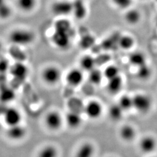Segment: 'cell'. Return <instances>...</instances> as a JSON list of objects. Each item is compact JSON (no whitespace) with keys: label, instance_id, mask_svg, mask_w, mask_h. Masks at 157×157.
I'll return each instance as SVG.
<instances>
[{"label":"cell","instance_id":"cell-6","mask_svg":"<svg viewBox=\"0 0 157 157\" xmlns=\"http://www.w3.org/2000/svg\"><path fill=\"white\" fill-rule=\"evenodd\" d=\"M51 10L52 13L57 17H66L72 13L73 3L69 0H58L54 2Z\"/></svg>","mask_w":157,"mask_h":157},{"label":"cell","instance_id":"cell-30","mask_svg":"<svg viewBox=\"0 0 157 157\" xmlns=\"http://www.w3.org/2000/svg\"><path fill=\"white\" fill-rule=\"evenodd\" d=\"M12 14L11 6L7 2L0 6V19L6 20L11 17Z\"/></svg>","mask_w":157,"mask_h":157},{"label":"cell","instance_id":"cell-4","mask_svg":"<svg viewBox=\"0 0 157 157\" xmlns=\"http://www.w3.org/2000/svg\"><path fill=\"white\" fill-rule=\"evenodd\" d=\"M64 118L61 114L56 110L48 112L44 118V124L47 129L51 131L56 132L62 128Z\"/></svg>","mask_w":157,"mask_h":157},{"label":"cell","instance_id":"cell-32","mask_svg":"<svg viewBox=\"0 0 157 157\" xmlns=\"http://www.w3.org/2000/svg\"><path fill=\"white\" fill-rule=\"evenodd\" d=\"M113 4L120 9H126L131 6L132 0H112Z\"/></svg>","mask_w":157,"mask_h":157},{"label":"cell","instance_id":"cell-20","mask_svg":"<svg viewBox=\"0 0 157 157\" xmlns=\"http://www.w3.org/2000/svg\"><path fill=\"white\" fill-rule=\"evenodd\" d=\"M129 61L133 67H139L144 64H146V56L141 52L136 51L130 55Z\"/></svg>","mask_w":157,"mask_h":157},{"label":"cell","instance_id":"cell-1","mask_svg":"<svg viewBox=\"0 0 157 157\" xmlns=\"http://www.w3.org/2000/svg\"><path fill=\"white\" fill-rule=\"evenodd\" d=\"M70 25L67 22H61L56 24V31L52 36V41L58 49L65 50L70 46Z\"/></svg>","mask_w":157,"mask_h":157},{"label":"cell","instance_id":"cell-25","mask_svg":"<svg viewBox=\"0 0 157 157\" xmlns=\"http://www.w3.org/2000/svg\"><path fill=\"white\" fill-rule=\"evenodd\" d=\"M118 104L123 109L124 111H129L131 108H133V97L128 94L122 95L119 99Z\"/></svg>","mask_w":157,"mask_h":157},{"label":"cell","instance_id":"cell-26","mask_svg":"<svg viewBox=\"0 0 157 157\" xmlns=\"http://www.w3.org/2000/svg\"><path fill=\"white\" fill-rule=\"evenodd\" d=\"M151 74V69L147 63L137 67L136 75L137 77L141 80H146L150 78Z\"/></svg>","mask_w":157,"mask_h":157},{"label":"cell","instance_id":"cell-29","mask_svg":"<svg viewBox=\"0 0 157 157\" xmlns=\"http://www.w3.org/2000/svg\"><path fill=\"white\" fill-rule=\"evenodd\" d=\"M103 74L104 76L108 80L119 76V71L117 67L113 65H111L107 67L104 69Z\"/></svg>","mask_w":157,"mask_h":157},{"label":"cell","instance_id":"cell-16","mask_svg":"<svg viewBox=\"0 0 157 157\" xmlns=\"http://www.w3.org/2000/svg\"><path fill=\"white\" fill-rule=\"evenodd\" d=\"M123 85V78L119 75L114 78L108 80L107 86V90L111 94H117L122 90Z\"/></svg>","mask_w":157,"mask_h":157},{"label":"cell","instance_id":"cell-9","mask_svg":"<svg viewBox=\"0 0 157 157\" xmlns=\"http://www.w3.org/2000/svg\"><path fill=\"white\" fill-rule=\"evenodd\" d=\"M103 112V107L100 102L97 100H91L84 107V112L86 116L93 120L101 117Z\"/></svg>","mask_w":157,"mask_h":157},{"label":"cell","instance_id":"cell-3","mask_svg":"<svg viewBox=\"0 0 157 157\" xmlns=\"http://www.w3.org/2000/svg\"><path fill=\"white\" fill-rule=\"evenodd\" d=\"M62 71L56 65H49L44 67L41 72V78L45 84L55 86L62 78Z\"/></svg>","mask_w":157,"mask_h":157},{"label":"cell","instance_id":"cell-12","mask_svg":"<svg viewBox=\"0 0 157 157\" xmlns=\"http://www.w3.org/2000/svg\"><path fill=\"white\" fill-rule=\"evenodd\" d=\"M157 146L156 139L153 136L150 135L142 137L139 143V147L141 151L145 154H150L154 151Z\"/></svg>","mask_w":157,"mask_h":157},{"label":"cell","instance_id":"cell-13","mask_svg":"<svg viewBox=\"0 0 157 157\" xmlns=\"http://www.w3.org/2000/svg\"><path fill=\"white\" fill-rule=\"evenodd\" d=\"M64 121L67 126L72 129H78L82 124V118L80 114L75 111L67 112Z\"/></svg>","mask_w":157,"mask_h":157},{"label":"cell","instance_id":"cell-15","mask_svg":"<svg viewBox=\"0 0 157 157\" xmlns=\"http://www.w3.org/2000/svg\"><path fill=\"white\" fill-rule=\"evenodd\" d=\"M84 2L83 0H75L72 1V14L75 16V18L79 20L84 19L87 13V10Z\"/></svg>","mask_w":157,"mask_h":157},{"label":"cell","instance_id":"cell-18","mask_svg":"<svg viewBox=\"0 0 157 157\" xmlns=\"http://www.w3.org/2000/svg\"><path fill=\"white\" fill-rule=\"evenodd\" d=\"M95 148L94 146L89 142L82 144L77 150L76 156L78 157H91L94 155Z\"/></svg>","mask_w":157,"mask_h":157},{"label":"cell","instance_id":"cell-21","mask_svg":"<svg viewBox=\"0 0 157 157\" xmlns=\"http://www.w3.org/2000/svg\"><path fill=\"white\" fill-rule=\"evenodd\" d=\"M37 4V0H17L18 8L26 13L33 11Z\"/></svg>","mask_w":157,"mask_h":157},{"label":"cell","instance_id":"cell-28","mask_svg":"<svg viewBox=\"0 0 157 157\" xmlns=\"http://www.w3.org/2000/svg\"><path fill=\"white\" fill-rule=\"evenodd\" d=\"M58 151L55 146L47 145L44 147L39 152V156L40 157H56Z\"/></svg>","mask_w":157,"mask_h":157},{"label":"cell","instance_id":"cell-33","mask_svg":"<svg viewBox=\"0 0 157 157\" xmlns=\"http://www.w3.org/2000/svg\"><path fill=\"white\" fill-rule=\"evenodd\" d=\"M3 50H4V45H3L2 43L1 42V41H0V55H1Z\"/></svg>","mask_w":157,"mask_h":157},{"label":"cell","instance_id":"cell-8","mask_svg":"<svg viewBox=\"0 0 157 157\" xmlns=\"http://www.w3.org/2000/svg\"><path fill=\"white\" fill-rule=\"evenodd\" d=\"M3 121L7 127L22 124V115L21 111L14 107L6 108L3 113Z\"/></svg>","mask_w":157,"mask_h":157},{"label":"cell","instance_id":"cell-36","mask_svg":"<svg viewBox=\"0 0 157 157\" xmlns=\"http://www.w3.org/2000/svg\"><path fill=\"white\" fill-rule=\"evenodd\" d=\"M83 1H85V0H83Z\"/></svg>","mask_w":157,"mask_h":157},{"label":"cell","instance_id":"cell-34","mask_svg":"<svg viewBox=\"0 0 157 157\" xmlns=\"http://www.w3.org/2000/svg\"><path fill=\"white\" fill-rule=\"evenodd\" d=\"M6 2V0H0V6Z\"/></svg>","mask_w":157,"mask_h":157},{"label":"cell","instance_id":"cell-31","mask_svg":"<svg viewBox=\"0 0 157 157\" xmlns=\"http://www.w3.org/2000/svg\"><path fill=\"white\" fill-rule=\"evenodd\" d=\"M11 64L8 59L5 58H0V73H6L10 71Z\"/></svg>","mask_w":157,"mask_h":157},{"label":"cell","instance_id":"cell-17","mask_svg":"<svg viewBox=\"0 0 157 157\" xmlns=\"http://www.w3.org/2000/svg\"><path fill=\"white\" fill-rule=\"evenodd\" d=\"M16 97V93L11 87H3L0 89V101L8 104L13 101Z\"/></svg>","mask_w":157,"mask_h":157},{"label":"cell","instance_id":"cell-24","mask_svg":"<svg viewBox=\"0 0 157 157\" xmlns=\"http://www.w3.org/2000/svg\"><path fill=\"white\" fill-rule=\"evenodd\" d=\"M135 41L134 38L130 35L122 36L118 41L119 47L124 50H129L133 47Z\"/></svg>","mask_w":157,"mask_h":157},{"label":"cell","instance_id":"cell-7","mask_svg":"<svg viewBox=\"0 0 157 157\" xmlns=\"http://www.w3.org/2000/svg\"><path fill=\"white\" fill-rule=\"evenodd\" d=\"M9 72L12 78L16 81L23 82L28 78L29 69L24 62L18 61L11 64Z\"/></svg>","mask_w":157,"mask_h":157},{"label":"cell","instance_id":"cell-23","mask_svg":"<svg viewBox=\"0 0 157 157\" xmlns=\"http://www.w3.org/2000/svg\"><path fill=\"white\" fill-rule=\"evenodd\" d=\"M124 112L123 109L117 103L109 107L108 113L109 118L113 121H119L122 118Z\"/></svg>","mask_w":157,"mask_h":157},{"label":"cell","instance_id":"cell-22","mask_svg":"<svg viewBox=\"0 0 157 157\" xmlns=\"http://www.w3.org/2000/svg\"><path fill=\"white\" fill-rule=\"evenodd\" d=\"M124 20L129 25H135L140 21V12L136 9L129 10L124 15Z\"/></svg>","mask_w":157,"mask_h":157},{"label":"cell","instance_id":"cell-2","mask_svg":"<svg viewBox=\"0 0 157 157\" xmlns=\"http://www.w3.org/2000/svg\"><path fill=\"white\" fill-rule=\"evenodd\" d=\"M9 41L17 47H25L32 44L36 39L33 31L26 29L18 28L11 31L8 36Z\"/></svg>","mask_w":157,"mask_h":157},{"label":"cell","instance_id":"cell-14","mask_svg":"<svg viewBox=\"0 0 157 157\" xmlns=\"http://www.w3.org/2000/svg\"><path fill=\"white\" fill-rule=\"evenodd\" d=\"M119 135L122 140L129 143L135 139L136 136V130L131 124H126L120 128Z\"/></svg>","mask_w":157,"mask_h":157},{"label":"cell","instance_id":"cell-19","mask_svg":"<svg viewBox=\"0 0 157 157\" xmlns=\"http://www.w3.org/2000/svg\"><path fill=\"white\" fill-rule=\"evenodd\" d=\"M95 58L90 55H85L82 56L79 61L80 68L83 71L89 72L95 68Z\"/></svg>","mask_w":157,"mask_h":157},{"label":"cell","instance_id":"cell-10","mask_svg":"<svg viewBox=\"0 0 157 157\" xmlns=\"http://www.w3.org/2000/svg\"><path fill=\"white\" fill-rule=\"evenodd\" d=\"M84 79L83 71L80 68H72L66 75L65 80L71 87H78L82 83Z\"/></svg>","mask_w":157,"mask_h":157},{"label":"cell","instance_id":"cell-5","mask_svg":"<svg viewBox=\"0 0 157 157\" xmlns=\"http://www.w3.org/2000/svg\"><path fill=\"white\" fill-rule=\"evenodd\" d=\"M133 108L137 112L144 114L150 111L152 107V100L146 94L138 93L133 97Z\"/></svg>","mask_w":157,"mask_h":157},{"label":"cell","instance_id":"cell-35","mask_svg":"<svg viewBox=\"0 0 157 157\" xmlns=\"http://www.w3.org/2000/svg\"><path fill=\"white\" fill-rule=\"evenodd\" d=\"M156 25H157V19H156Z\"/></svg>","mask_w":157,"mask_h":157},{"label":"cell","instance_id":"cell-11","mask_svg":"<svg viewBox=\"0 0 157 157\" xmlns=\"http://www.w3.org/2000/svg\"><path fill=\"white\" fill-rule=\"evenodd\" d=\"M6 134L11 140L19 141L22 140L27 134V130L22 124L7 127Z\"/></svg>","mask_w":157,"mask_h":157},{"label":"cell","instance_id":"cell-27","mask_svg":"<svg viewBox=\"0 0 157 157\" xmlns=\"http://www.w3.org/2000/svg\"><path fill=\"white\" fill-rule=\"evenodd\" d=\"M104 74L99 69L94 68L90 71L89 73V80L91 84L98 85L101 83Z\"/></svg>","mask_w":157,"mask_h":157}]
</instances>
